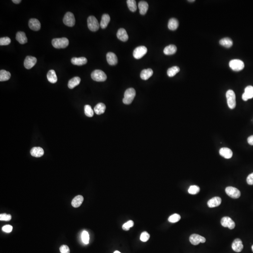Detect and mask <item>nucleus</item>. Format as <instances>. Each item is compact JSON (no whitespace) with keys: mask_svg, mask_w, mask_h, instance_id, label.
<instances>
[{"mask_svg":"<svg viewBox=\"0 0 253 253\" xmlns=\"http://www.w3.org/2000/svg\"><path fill=\"white\" fill-rule=\"evenodd\" d=\"M227 102L229 108L231 109L235 108L236 105V96L235 92L232 90H229L226 93Z\"/></svg>","mask_w":253,"mask_h":253,"instance_id":"3","label":"nucleus"},{"mask_svg":"<svg viewBox=\"0 0 253 253\" xmlns=\"http://www.w3.org/2000/svg\"><path fill=\"white\" fill-rule=\"evenodd\" d=\"M60 250L61 253H70V248L67 246L65 245H62L60 247Z\"/></svg>","mask_w":253,"mask_h":253,"instance_id":"45","label":"nucleus"},{"mask_svg":"<svg viewBox=\"0 0 253 253\" xmlns=\"http://www.w3.org/2000/svg\"><path fill=\"white\" fill-rule=\"evenodd\" d=\"M138 8L139 9L140 14L144 15L147 12L149 5L146 2L140 1L138 3Z\"/></svg>","mask_w":253,"mask_h":253,"instance_id":"27","label":"nucleus"},{"mask_svg":"<svg viewBox=\"0 0 253 253\" xmlns=\"http://www.w3.org/2000/svg\"><path fill=\"white\" fill-rule=\"evenodd\" d=\"M121 253L120 252H119V251H114V253Z\"/></svg>","mask_w":253,"mask_h":253,"instance_id":"49","label":"nucleus"},{"mask_svg":"<svg viewBox=\"0 0 253 253\" xmlns=\"http://www.w3.org/2000/svg\"><path fill=\"white\" fill-rule=\"evenodd\" d=\"M153 74V71L151 68H148L143 70L140 74V77L143 80H147L150 78Z\"/></svg>","mask_w":253,"mask_h":253,"instance_id":"23","label":"nucleus"},{"mask_svg":"<svg viewBox=\"0 0 253 253\" xmlns=\"http://www.w3.org/2000/svg\"><path fill=\"white\" fill-rule=\"evenodd\" d=\"M117 37L119 39L123 42L127 41L129 39L127 32L124 28H120L118 30L117 33Z\"/></svg>","mask_w":253,"mask_h":253,"instance_id":"19","label":"nucleus"},{"mask_svg":"<svg viewBox=\"0 0 253 253\" xmlns=\"http://www.w3.org/2000/svg\"><path fill=\"white\" fill-rule=\"evenodd\" d=\"M11 39L8 37L1 38L0 39V45L1 46H7L10 43Z\"/></svg>","mask_w":253,"mask_h":253,"instance_id":"41","label":"nucleus"},{"mask_svg":"<svg viewBox=\"0 0 253 253\" xmlns=\"http://www.w3.org/2000/svg\"><path fill=\"white\" fill-rule=\"evenodd\" d=\"M63 22L66 26L69 27H73L75 24V18L74 15L71 12H68L66 13L63 19Z\"/></svg>","mask_w":253,"mask_h":253,"instance_id":"7","label":"nucleus"},{"mask_svg":"<svg viewBox=\"0 0 253 253\" xmlns=\"http://www.w3.org/2000/svg\"><path fill=\"white\" fill-rule=\"evenodd\" d=\"M219 44L224 47L230 48L233 46V40L229 38H225L220 39Z\"/></svg>","mask_w":253,"mask_h":253,"instance_id":"32","label":"nucleus"},{"mask_svg":"<svg viewBox=\"0 0 253 253\" xmlns=\"http://www.w3.org/2000/svg\"><path fill=\"white\" fill-rule=\"evenodd\" d=\"M134 223L132 220H129L122 226V229L125 231H129L130 228L134 226Z\"/></svg>","mask_w":253,"mask_h":253,"instance_id":"40","label":"nucleus"},{"mask_svg":"<svg viewBox=\"0 0 253 253\" xmlns=\"http://www.w3.org/2000/svg\"><path fill=\"white\" fill-rule=\"evenodd\" d=\"M29 27L30 28L34 31H38L41 28L40 22L37 19L31 18L29 22Z\"/></svg>","mask_w":253,"mask_h":253,"instance_id":"15","label":"nucleus"},{"mask_svg":"<svg viewBox=\"0 0 253 253\" xmlns=\"http://www.w3.org/2000/svg\"><path fill=\"white\" fill-rule=\"evenodd\" d=\"M226 193L232 198L237 199L240 197V192L238 189L233 187H228L226 189Z\"/></svg>","mask_w":253,"mask_h":253,"instance_id":"9","label":"nucleus"},{"mask_svg":"<svg viewBox=\"0 0 253 253\" xmlns=\"http://www.w3.org/2000/svg\"><path fill=\"white\" fill-rule=\"evenodd\" d=\"M11 219V216L6 213L0 215V220L1 221H10Z\"/></svg>","mask_w":253,"mask_h":253,"instance_id":"43","label":"nucleus"},{"mask_svg":"<svg viewBox=\"0 0 253 253\" xmlns=\"http://www.w3.org/2000/svg\"><path fill=\"white\" fill-rule=\"evenodd\" d=\"M16 40L21 44H26L27 42V38L26 33L22 31H18L16 34Z\"/></svg>","mask_w":253,"mask_h":253,"instance_id":"21","label":"nucleus"},{"mask_svg":"<svg viewBox=\"0 0 253 253\" xmlns=\"http://www.w3.org/2000/svg\"><path fill=\"white\" fill-rule=\"evenodd\" d=\"M177 51V47L174 45H170L167 46L164 50V53L165 55H172L175 54Z\"/></svg>","mask_w":253,"mask_h":253,"instance_id":"30","label":"nucleus"},{"mask_svg":"<svg viewBox=\"0 0 253 253\" xmlns=\"http://www.w3.org/2000/svg\"><path fill=\"white\" fill-rule=\"evenodd\" d=\"M180 71V68L178 66H173L170 68H168L167 70V75L169 77H173L174 75H176Z\"/></svg>","mask_w":253,"mask_h":253,"instance_id":"34","label":"nucleus"},{"mask_svg":"<svg viewBox=\"0 0 253 253\" xmlns=\"http://www.w3.org/2000/svg\"><path fill=\"white\" fill-rule=\"evenodd\" d=\"M13 227L11 225H8L3 226L2 228V230L5 233H10L12 231Z\"/></svg>","mask_w":253,"mask_h":253,"instance_id":"44","label":"nucleus"},{"mask_svg":"<svg viewBox=\"0 0 253 253\" xmlns=\"http://www.w3.org/2000/svg\"><path fill=\"white\" fill-rule=\"evenodd\" d=\"M52 44L55 48H65L68 46L69 41L66 38L54 39L52 40Z\"/></svg>","mask_w":253,"mask_h":253,"instance_id":"2","label":"nucleus"},{"mask_svg":"<svg viewBox=\"0 0 253 253\" xmlns=\"http://www.w3.org/2000/svg\"><path fill=\"white\" fill-rule=\"evenodd\" d=\"M136 91L134 88H129L125 91L124 93L123 102L126 105H129L133 101L136 96Z\"/></svg>","mask_w":253,"mask_h":253,"instance_id":"1","label":"nucleus"},{"mask_svg":"<svg viewBox=\"0 0 253 253\" xmlns=\"http://www.w3.org/2000/svg\"><path fill=\"white\" fill-rule=\"evenodd\" d=\"M84 198L82 195H78L75 197L72 201L71 204L74 208H78L82 204Z\"/></svg>","mask_w":253,"mask_h":253,"instance_id":"24","label":"nucleus"},{"mask_svg":"<svg viewBox=\"0 0 253 253\" xmlns=\"http://www.w3.org/2000/svg\"><path fill=\"white\" fill-rule=\"evenodd\" d=\"M150 235L147 232H144L140 236V240L143 242H146L149 239Z\"/></svg>","mask_w":253,"mask_h":253,"instance_id":"42","label":"nucleus"},{"mask_svg":"<svg viewBox=\"0 0 253 253\" xmlns=\"http://www.w3.org/2000/svg\"><path fill=\"white\" fill-rule=\"evenodd\" d=\"M179 27V22L177 19L175 18H172L168 22V27L169 30L172 31H175Z\"/></svg>","mask_w":253,"mask_h":253,"instance_id":"26","label":"nucleus"},{"mask_svg":"<svg viewBox=\"0 0 253 253\" xmlns=\"http://www.w3.org/2000/svg\"><path fill=\"white\" fill-rule=\"evenodd\" d=\"M91 77L93 80L97 82H104L107 79V76L105 72L100 70L93 71L91 74Z\"/></svg>","mask_w":253,"mask_h":253,"instance_id":"4","label":"nucleus"},{"mask_svg":"<svg viewBox=\"0 0 253 253\" xmlns=\"http://www.w3.org/2000/svg\"><path fill=\"white\" fill-rule=\"evenodd\" d=\"M188 2H195V1H194V0H193V1H188Z\"/></svg>","mask_w":253,"mask_h":253,"instance_id":"50","label":"nucleus"},{"mask_svg":"<svg viewBox=\"0 0 253 253\" xmlns=\"http://www.w3.org/2000/svg\"><path fill=\"white\" fill-rule=\"evenodd\" d=\"M229 66L233 71H239L244 68L245 65L243 62L239 59H234L229 62Z\"/></svg>","mask_w":253,"mask_h":253,"instance_id":"5","label":"nucleus"},{"mask_svg":"<svg viewBox=\"0 0 253 253\" xmlns=\"http://www.w3.org/2000/svg\"><path fill=\"white\" fill-rule=\"evenodd\" d=\"M253 98V86L249 85L245 89L244 93L243 94L242 99L244 101H247Z\"/></svg>","mask_w":253,"mask_h":253,"instance_id":"13","label":"nucleus"},{"mask_svg":"<svg viewBox=\"0 0 253 253\" xmlns=\"http://www.w3.org/2000/svg\"><path fill=\"white\" fill-rule=\"evenodd\" d=\"M71 62L75 65L82 66L87 63V60L85 57H84L79 58L73 57L71 60Z\"/></svg>","mask_w":253,"mask_h":253,"instance_id":"22","label":"nucleus"},{"mask_svg":"<svg viewBox=\"0 0 253 253\" xmlns=\"http://www.w3.org/2000/svg\"><path fill=\"white\" fill-rule=\"evenodd\" d=\"M127 3L129 9L131 11L135 12L137 10V6L136 1H135V0H128V1H127Z\"/></svg>","mask_w":253,"mask_h":253,"instance_id":"35","label":"nucleus"},{"mask_svg":"<svg viewBox=\"0 0 253 253\" xmlns=\"http://www.w3.org/2000/svg\"><path fill=\"white\" fill-rule=\"evenodd\" d=\"M147 52V49L145 46L137 47L133 51V56L135 59H141Z\"/></svg>","mask_w":253,"mask_h":253,"instance_id":"8","label":"nucleus"},{"mask_svg":"<svg viewBox=\"0 0 253 253\" xmlns=\"http://www.w3.org/2000/svg\"><path fill=\"white\" fill-rule=\"evenodd\" d=\"M110 21V17L109 15L107 14H103L102 17L100 26L102 29H105L107 27L109 22Z\"/></svg>","mask_w":253,"mask_h":253,"instance_id":"25","label":"nucleus"},{"mask_svg":"<svg viewBox=\"0 0 253 253\" xmlns=\"http://www.w3.org/2000/svg\"><path fill=\"white\" fill-rule=\"evenodd\" d=\"M190 241L192 244L198 245L200 243H205L206 239L200 235L197 234H193L190 237Z\"/></svg>","mask_w":253,"mask_h":253,"instance_id":"10","label":"nucleus"},{"mask_svg":"<svg viewBox=\"0 0 253 253\" xmlns=\"http://www.w3.org/2000/svg\"><path fill=\"white\" fill-rule=\"evenodd\" d=\"M247 142L249 145H253V135L248 137L247 138Z\"/></svg>","mask_w":253,"mask_h":253,"instance_id":"47","label":"nucleus"},{"mask_svg":"<svg viewBox=\"0 0 253 253\" xmlns=\"http://www.w3.org/2000/svg\"><path fill=\"white\" fill-rule=\"evenodd\" d=\"M107 60L110 65H116L118 63L117 57L116 54L112 52H109L107 54Z\"/></svg>","mask_w":253,"mask_h":253,"instance_id":"16","label":"nucleus"},{"mask_svg":"<svg viewBox=\"0 0 253 253\" xmlns=\"http://www.w3.org/2000/svg\"><path fill=\"white\" fill-rule=\"evenodd\" d=\"M36 58L31 56H27L24 61V66L27 70L32 68L37 63Z\"/></svg>","mask_w":253,"mask_h":253,"instance_id":"12","label":"nucleus"},{"mask_svg":"<svg viewBox=\"0 0 253 253\" xmlns=\"http://www.w3.org/2000/svg\"><path fill=\"white\" fill-rule=\"evenodd\" d=\"M11 77L10 72L5 70H1L0 71V81L3 82L8 81Z\"/></svg>","mask_w":253,"mask_h":253,"instance_id":"33","label":"nucleus"},{"mask_svg":"<svg viewBox=\"0 0 253 253\" xmlns=\"http://www.w3.org/2000/svg\"><path fill=\"white\" fill-rule=\"evenodd\" d=\"M247 184L250 185H253V173L249 174L247 178Z\"/></svg>","mask_w":253,"mask_h":253,"instance_id":"46","label":"nucleus"},{"mask_svg":"<svg viewBox=\"0 0 253 253\" xmlns=\"http://www.w3.org/2000/svg\"><path fill=\"white\" fill-rule=\"evenodd\" d=\"M82 239L83 242L85 244H88L89 243V239H90V237H89V235L87 231H84L82 234Z\"/></svg>","mask_w":253,"mask_h":253,"instance_id":"39","label":"nucleus"},{"mask_svg":"<svg viewBox=\"0 0 253 253\" xmlns=\"http://www.w3.org/2000/svg\"><path fill=\"white\" fill-rule=\"evenodd\" d=\"M47 78L48 81L51 83L55 84L57 81V77L55 71L54 70H50L48 71L47 74Z\"/></svg>","mask_w":253,"mask_h":253,"instance_id":"29","label":"nucleus"},{"mask_svg":"<svg viewBox=\"0 0 253 253\" xmlns=\"http://www.w3.org/2000/svg\"><path fill=\"white\" fill-rule=\"evenodd\" d=\"M200 189L199 187L198 186H196V185H192V186H190V188L188 190L189 194H196L199 192Z\"/></svg>","mask_w":253,"mask_h":253,"instance_id":"38","label":"nucleus"},{"mask_svg":"<svg viewBox=\"0 0 253 253\" xmlns=\"http://www.w3.org/2000/svg\"><path fill=\"white\" fill-rule=\"evenodd\" d=\"M252 250H253V245L252 246Z\"/></svg>","mask_w":253,"mask_h":253,"instance_id":"51","label":"nucleus"},{"mask_svg":"<svg viewBox=\"0 0 253 253\" xmlns=\"http://www.w3.org/2000/svg\"><path fill=\"white\" fill-rule=\"evenodd\" d=\"M181 217L180 215L175 213V214L171 215V216L169 217V218H168V221L171 222V223H176V222H178L181 219Z\"/></svg>","mask_w":253,"mask_h":253,"instance_id":"37","label":"nucleus"},{"mask_svg":"<svg viewBox=\"0 0 253 253\" xmlns=\"http://www.w3.org/2000/svg\"><path fill=\"white\" fill-rule=\"evenodd\" d=\"M232 249L236 252H240L243 248V241L239 239H236L233 241L232 245Z\"/></svg>","mask_w":253,"mask_h":253,"instance_id":"14","label":"nucleus"},{"mask_svg":"<svg viewBox=\"0 0 253 253\" xmlns=\"http://www.w3.org/2000/svg\"><path fill=\"white\" fill-rule=\"evenodd\" d=\"M221 224L223 226L228 228L230 229H233L235 226V222L229 217H223L221 220Z\"/></svg>","mask_w":253,"mask_h":253,"instance_id":"11","label":"nucleus"},{"mask_svg":"<svg viewBox=\"0 0 253 253\" xmlns=\"http://www.w3.org/2000/svg\"><path fill=\"white\" fill-rule=\"evenodd\" d=\"M12 2H13L14 3L18 4V3H20V2H21V0H13Z\"/></svg>","mask_w":253,"mask_h":253,"instance_id":"48","label":"nucleus"},{"mask_svg":"<svg viewBox=\"0 0 253 253\" xmlns=\"http://www.w3.org/2000/svg\"><path fill=\"white\" fill-rule=\"evenodd\" d=\"M222 200L219 197H214L210 199L207 202L208 206L210 208H214L221 204Z\"/></svg>","mask_w":253,"mask_h":253,"instance_id":"18","label":"nucleus"},{"mask_svg":"<svg viewBox=\"0 0 253 253\" xmlns=\"http://www.w3.org/2000/svg\"><path fill=\"white\" fill-rule=\"evenodd\" d=\"M106 107L105 104L102 103H100L97 104L94 108V112L98 115H100L105 112Z\"/></svg>","mask_w":253,"mask_h":253,"instance_id":"31","label":"nucleus"},{"mask_svg":"<svg viewBox=\"0 0 253 253\" xmlns=\"http://www.w3.org/2000/svg\"><path fill=\"white\" fill-rule=\"evenodd\" d=\"M219 154L221 156L226 159L231 158L233 156V152L231 149L228 148H222L219 150Z\"/></svg>","mask_w":253,"mask_h":253,"instance_id":"20","label":"nucleus"},{"mask_svg":"<svg viewBox=\"0 0 253 253\" xmlns=\"http://www.w3.org/2000/svg\"><path fill=\"white\" fill-rule=\"evenodd\" d=\"M80 82H81V78L80 77L78 76L73 77L68 81V87L70 89H73L75 86L79 85Z\"/></svg>","mask_w":253,"mask_h":253,"instance_id":"28","label":"nucleus"},{"mask_svg":"<svg viewBox=\"0 0 253 253\" xmlns=\"http://www.w3.org/2000/svg\"><path fill=\"white\" fill-rule=\"evenodd\" d=\"M84 113L87 116L92 117L94 115V112L92 109V107L89 105L84 106Z\"/></svg>","mask_w":253,"mask_h":253,"instance_id":"36","label":"nucleus"},{"mask_svg":"<svg viewBox=\"0 0 253 253\" xmlns=\"http://www.w3.org/2000/svg\"><path fill=\"white\" fill-rule=\"evenodd\" d=\"M88 28L92 31H96L99 29L100 24L98 20L94 16H90L87 19Z\"/></svg>","mask_w":253,"mask_h":253,"instance_id":"6","label":"nucleus"},{"mask_svg":"<svg viewBox=\"0 0 253 253\" xmlns=\"http://www.w3.org/2000/svg\"><path fill=\"white\" fill-rule=\"evenodd\" d=\"M31 154L32 156L36 157H39L43 156L44 154V149L39 147L32 148L31 150Z\"/></svg>","mask_w":253,"mask_h":253,"instance_id":"17","label":"nucleus"}]
</instances>
